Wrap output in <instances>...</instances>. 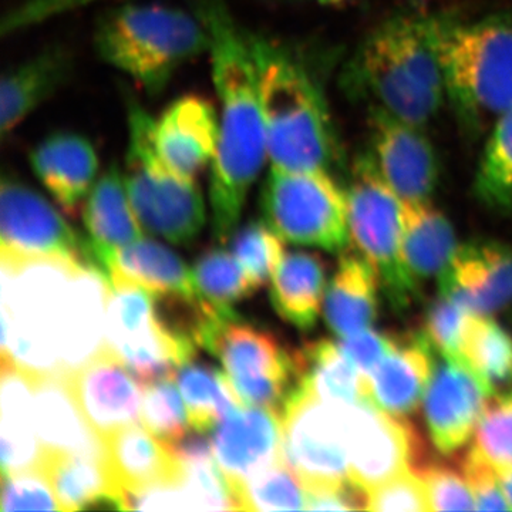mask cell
Instances as JSON below:
<instances>
[{"instance_id": "1", "label": "cell", "mask_w": 512, "mask_h": 512, "mask_svg": "<svg viewBox=\"0 0 512 512\" xmlns=\"http://www.w3.org/2000/svg\"><path fill=\"white\" fill-rule=\"evenodd\" d=\"M197 12L210 32L208 56L220 124L208 188L212 237L225 244L239 227L252 185L269 163L268 140L249 32L224 0H201Z\"/></svg>"}, {"instance_id": "2", "label": "cell", "mask_w": 512, "mask_h": 512, "mask_svg": "<svg viewBox=\"0 0 512 512\" xmlns=\"http://www.w3.org/2000/svg\"><path fill=\"white\" fill-rule=\"evenodd\" d=\"M249 42L258 72L269 164L285 170L328 171L335 138L318 86L274 40L249 33Z\"/></svg>"}, {"instance_id": "3", "label": "cell", "mask_w": 512, "mask_h": 512, "mask_svg": "<svg viewBox=\"0 0 512 512\" xmlns=\"http://www.w3.org/2000/svg\"><path fill=\"white\" fill-rule=\"evenodd\" d=\"M210 40L200 13L157 3L111 10L93 37L97 56L148 94L163 92L181 67L208 53Z\"/></svg>"}, {"instance_id": "4", "label": "cell", "mask_w": 512, "mask_h": 512, "mask_svg": "<svg viewBox=\"0 0 512 512\" xmlns=\"http://www.w3.org/2000/svg\"><path fill=\"white\" fill-rule=\"evenodd\" d=\"M357 82L377 109L423 127L446 96L434 20L397 18L366 37L355 63Z\"/></svg>"}, {"instance_id": "5", "label": "cell", "mask_w": 512, "mask_h": 512, "mask_svg": "<svg viewBox=\"0 0 512 512\" xmlns=\"http://www.w3.org/2000/svg\"><path fill=\"white\" fill-rule=\"evenodd\" d=\"M124 165L128 197L138 221L150 234L191 247L207 224V205L197 180L173 170L158 153L154 119L136 100L127 101Z\"/></svg>"}, {"instance_id": "6", "label": "cell", "mask_w": 512, "mask_h": 512, "mask_svg": "<svg viewBox=\"0 0 512 512\" xmlns=\"http://www.w3.org/2000/svg\"><path fill=\"white\" fill-rule=\"evenodd\" d=\"M447 96L474 127L493 126L512 107V23L434 22Z\"/></svg>"}, {"instance_id": "7", "label": "cell", "mask_w": 512, "mask_h": 512, "mask_svg": "<svg viewBox=\"0 0 512 512\" xmlns=\"http://www.w3.org/2000/svg\"><path fill=\"white\" fill-rule=\"evenodd\" d=\"M259 204L282 241L332 254L348 251V197L328 171L271 167Z\"/></svg>"}, {"instance_id": "8", "label": "cell", "mask_w": 512, "mask_h": 512, "mask_svg": "<svg viewBox=\"0 0 512 512\" xmlns=\"http://www.w3.org/2000/svg\"><path fill=\"white\" fill-rule=\"evenodd\" d=\"M346 197L350 238L375 268L394 311H409L420 298V284L404 261L402 198L369 156L357 161Z\"/></svg>"}, {"instance_id": "9", "label": "cell", "mask_w": 512, "mask_h": 512, "mask_svg": "<svg viewBox=\"0 0 512 512\" xmlns=\"http://www.w3.org/2000/svg\"><path fill=\"white\" fill-rule=\"evenodd\" d=\"M198 346L220 360L244 404L282 416L286 399L298 386L296 350L291 352L271 330L248 322L237 311L212 318Z\"/></svg>"}, {"instance_id": "10", "label": "cell", "mask_w": 512, "mask_h": 512, "mask_svg": "<svg viewBox=\"0 0 512 512\" xmlns=\"http://www.w3.org/2000/svg\"><path fill=\"white\" fill-rule=\"evenodd\" d=\"M106 340L141 383L175 375L192 355V346L168 326L157 299L143 286L107 281Z\"/></svg>"}, {"instance_id": "11", "label": "cell", "mask_w": 512, "mask_h": 512, "mask_svg": "<svg viewBox=\"0 0 512 512\" xmlns=\"http://www.w3.org/2000/svg\"><path fill=\"white\" fill-rule=\"evenodd\" d=\"M0 251L3 265L57 262L99 271L86 235L13 175H3L0 185Z\"/></svg>"}, {"instance_id": "12", "label": "cell", "mask_w": 512, "mask_h": 512, "mask_svg": "<svg viewBox=\"0 0 512 512\" xmlns=\"http://www.w3.org/2000/svg\"><path fill=\"white\" fill-rule=\"evenodd\" d=\"M284 454L305 487L349 480L346 407L296 386L282 409Z\"/></svg>"}, {"instance_id": "13", "label": "cell", "mask_w": 512, "mask_h": 512, "mask_svg": "<svg viewBox=\"0 0 512 512\" xmlns=\"http://www.w3.org/2000/svg\"><path fill=\"white\" fill-rule=\"evenodd\" d=\"M349 480L369 491L429 460L419 430L370 402L346 407Z\"/></svg>"}, {"instance_id": "14", "label": "cell", "mask_w": 512, "mask_h": 512, "mask_svg": "<svg viewBox=\"0 0 512 512\" xmlns=\"http://www.w3.org/2000/svg\"><path fill=\"white\" fill-rule=\"evenodd\" d=\"M63 377L99 443L114 431L141 423L144 386L104 343Z\"/></svg>"}, {"instance_id": "15", "label": "cell", "mask_w": 512, "mask_h": 512, "mask_svg": "<svg viewBox=\"0 0 512 512\" xmlns=\"http://www.w3.org/2000/svg\"><path fill=\"white\" fill-rule=\"evenodd\" d=\"M495 390L463 360L437 353L423 399V414L434 447L450 454L473 437Z\"/></svg>"}, {"instance_id": "16", "label": "cell", "mask_w": 512, "mask_h": 512, "mask_svg": "<svg viewBox=\"0 0 512 512\" xmlns=\"http://www.w3.org/2000/svg\"><path fill=\"white\" fill-rule=\"evenodd\" d=\"M370 160L404 202L429 201L439 184V161L421 127L382 109L370 119Z\"/></svg>"}, {"instance_id": "17", "label": "cell", "mask_w": 512, "mask_h": 512, "mask_svg": "<svg viewBox=\"0 0 512 512\" xmlns=\"http://www.w3.org/2000/svg\"><path fill=\"white\" fill-rule=\"evenodd\" d=\"M212 443L238 501L242 485L285 458L281 413L242 404L215 426Z\"/></svg>"}, {"instance_id": "18", "label": "cell", "mask_w": 512, "mask_h": 512, "mask_svg": "<svg viewBox=\"0 0 512 512\" xmlns=\"http://www.w3.org/2000/svg\"><path fill=\"white\" fill-rule=\"evenodd\" d=\"M101 458L114 488L131 501L158 487L180 485L183 466L170 447L141 423L114 431L100 440Z\"/></svg>"}, {"instance_id": "19", "label": "cell", "mask_w": 512, "mask_h": 512, "mask_svg": "<svg viewBox=\"0 0 512 512\" xmlns=\"http://www.w3.org/2000/svg\"><path fill=\"white\" fill-rule=\"evenodd\" d=\"M439 284L440 292L474 315L503 311L512 305V247L495 241L461 245Z\"/></svg>"}, {"instance_id": "20", "label": "cell", "mask_w": 512, "mask_h": 512, "mask_svg": "<svg viewBox=\"0 0 512 512\" xmlns=\"http://www.w3.org/2000/svg\"><path fill=\"white\" fill-rule=\"evenodd\" d=\"M218 109L210 100L188 94L173 101L154 119L160 156L184 177L197 180L217 154Z\"/></svg>"}, {"instance_id": "21", "label": "cell", "mask_w": 512, "mask_h": 512, "mask_svg": "<svg viewBox=\"0 0 512 512\" xmlns=\"http://www.w3.org/2000/svg\"><path fill=\"white\" fill-rule=\"evenodd\" d=\"M39 183L70 217L82 210L99 175V156L89 138L59 131L43 138L29 154Z\"/></svg>"}, {"instance_id": "22", "label": "cell", "mask_w": 512, "mask_h": 512, "mask_svg": "<svg viewBox=\"0 0 512 512\" xmlns=\"http://www.w3.org/2000/svg\"><path fill=\"white\" fill-rule=\"evenodd\" d=\"M436 356L423 330L400 335L396 348L365 379L367 402L394 416L416 412L429 386Z\"/></svg>"}, {"instance_id": "23", "label": "cell", "mask_w": 512, "mask_h": 512, "mask_svg": "<svg viewBox=\"0 0 512 512\" xmlns=\"http://www.w3.org/2000/svg\"><path fill=\"white\" fill-rule=\"evenodd\" d=\"M83 224L94 262L106 278L111 259L121 248L143 238V225L138 221L128 197L123 170L111 164L97 178L82 207Z\"/></svg>"}, {"instance_id": "24", "label": "cell", "mask_w": 512, "mask_h": 512, "mask_svg": "<svg viewBox=\"0 0 512 512\" xmlns=\"http://www.w3.org/2000/svg\"><path fill=\"white\" fill-rule=\"evenodd\" d=\"M39 468L52 485L60 511L128 510L101 454L43 447Z\"/></svg>"}, {"instance_id": "25", "label": "cell", "mask_w": 512, "mask_h": 512, "mask_svg": "<svg viewBox=\"0 0 512 512\" xmlns=\"http://www.w3.org/2000/svg\"><path fill=\"white\" fill-rule=\"evenodd\" d=\"M73 57L64 46H47L10 67L0 84V134L6 140L69 80Z\"/></svg>"}, {"instance_id": "26", "label": "cell", "mask_w": 512, "mask_h": 512, "mask_svg": "<svg viewBox=\"0 0 512 512\" xmlns=\"http://www.w3.org/2000/svg\"><path fill=\"white\" fill-rule=\"evenodd\" d=\"M348 251L340 256L323 301L326 325L339 339L372 328L379 311L375 268L365 256Z\"/></svg>"}, {"instance_id": "27", "label": "cell", "mask_w": 512, "mask_h": 512, "mask_svg": "<svg viewBox=\"0 0 512 512\" xmlns=\"http://www.w3.org/2000/svg\"><path fill=\"white\" fill-rule=\"evenodd\" d=\"M116 279L143 286L157 298L201 296L194 274L183 258L153 239H138L114 255L106 271V282Z\"/></svg>"}, {"instance_id": "28", "label": "cell", "mask_w": 512, "mask_h": 512, "mask_svg": "<svg viewBox=\"0 0 512 512\" xmlns=\"http://www.w3.org/2000/svg\"><path fill=\"white\" fill-rule=\"evenodd\" d=\"M328 268L315 252H285L271 281L272 308L293 328H315L325 301Z\"/></svg>"}, {"instance_id": "29", "label": "cell", "mask_w": 512, "mask_h": 512, "mask_svg": "<svg viewBox=\"0 0 512 512\" xmlns=\"http://www.w3.org/2000/svg\"><path fill=\"white\" fill-rule=\"evenodd\" d=\"M453 225L429 201H403V255L419 284L440 278L457 252Z\"/></svg>"}, {"instance_id": "30", "label": "cell", "mask_w": 512, "mask_h": 512, "mask_svg": "<svg viewBox=\"0 0 512 512\" xmlns=\"http://www.w3.org/2000/svg\"><path fill=\"white\" fill-rule=\"evenodd\" d=\"M2 476L39 468L42 441L37 433L28 377L15 366H2Z\"/></svg>"}, {"instance_id": "31", "label": "cell", "mask_w": 512, "mask_h": 512, "mask_svg": "<svg viewBox=\"0 0 512 512\" xmlns=\"http://www.w3.org/2000/svg\"><path fill=\"white\" fill-rule=\"evenodd\" d=\"M298 384L325 402L349 407L366 402L365 377L339 343L312 340L296 350Z\"/></svg>"}, {"instance_id": "32", "label": "cell", "mask_w": 512, "mask_h": 512, "mask_svg": "<svg viewBox=\"0 0 512 512\" xmlns=\"http://www.w3.org/2000/svg\"><path fill=\"white\" fill-rule=\"evenodd\" d=\"M187 407L191 429L210 433L229 412L242 406L227 373L197 360H188L175 373Z\"/></svg>"}, {"instance_id": "33", "label": "cell", "mask_w": 512, "mask_h": 512, "mask_svg": "<svg viewBox=\"0 0 512 512\" xmlns=\"http://www.w3.org/2000/svg\"><path fill=\"white\" fill-rule=\"evenodd\" d=\"M461 357L497 392L512 384V335L490 316L471 315L461 342Z\"/></svg>"}, {"instance_id": "34", "label": "cell", "mask_w": 512, "mask_h": 512, "mask_svg": "<svg viewBox=\"0 0 512 512\" xmlns=\"http://www.w3.org/2000/svg\"><path fill=\"white\" fill-rule=\"evenodd\" d=\"M192 274L202 299L221 312L235 311L238 303L258 292L235 255L220 245L198 255Z\"/></svg>"}, {"instance_id": "35", "label": "cell", "mask_w": 512, "mask_h": 512, "mask_svg": "<svg viewBox=\"0 0 512 512\" xmlns=\"http://www.w3.org/2000/svg\"><path fill=\"white\" fill-rule=\"evenodd\" d=\"M476 187L485 204L512 211V107L491 126Z\"/></svg>"}, {"instance_id": "36", "label": "cell", "mask_w": 512, "mask_h": 512, "mask_svg": "<svg viewBox=\"0 0 512 512\" xmlns=\"http://www.w3.org/2000/svg\"><path fill=\"white\" fill-rule=\"evenodd\" d=\"M238 501L239 511L306 510V488L284 458L242 485Z\"/></svg>"}, {"instance_id": "37", "label": "cell", "mask_w": 512, "mask_h": 512, "mask_svg": "<svg viewBox=\"0 0 512 512\" xmlns=\"http://www.w3.org/2000/svg\"><path fill=\"white\" fill-rule=\"evenodd\" d=\"M229 242L232 254L244 268L256 291L272 281L284 258V241L265 221H249L238 227Z\"/></svg>"}, {"instance_id": "38", "label": "cell", "mask_w": 512, "mask_h": 512, "mask_svg": "<svg viewBox=\"0 0 512 512\" xmlns=\"http://www.w3.org/2000/svg\"><path fill=\"white\" fill-rule=\"evenodd\" d=\"M180 393L175 377L144 384L141 424L165 444L180 440L190 426Z\"/></svg>"}, {"instance_id": "39", "label": "cell", "mask_w": 512, "mask_h": 512, "mask_svg": "<svg viewBox=\"0 0 512 512\" xmlns=\"http://www.w3.org/2000/svg\"><path fill=\"white\" fill-rule=\"evenodd\" d=\"M473 439L474 450L493 466H512V393L488 399Z\"/></svg>"}, {"instance_id": "40", "label": "cell", "mask_w": 512, "mask_h": 512, "mask_svg": "<svg viewBox=\"0 0 512 512\" xmlns=\"http://www.w3.org/2000/svg\"><path fill=\"white\" fill-rule=\"evenodd\" d=\"M471 315L474 313L464 308L456 299L440 292L436 301L431 303L421 330L439 355L463 360L461 342Z\"/></svg>"}, {"instance_id": "41", "label": "cell", "mask_w": 512, "mask_h": 512, "mask_svg": "<svg viewBox=\"0 0 512 512\" xmlns=\"http://www.w3.org/2000/svg\"><path fill=\"white\" fill-rule=\"evenodd\" d=\"M429 498L430 511H474L476 501L463 471L427 460L417 467Z\"/></svg>"}, {"instance_id": "42", "label": "cell", "mask_w": 512, "mask_h": 512, "mask_svg": "<svg viewBox=\"0 0 512 512\" xmlns=\"http://www.w3.org/2000/svg\"><path fill=\"white\" fill-rule=\"evenodd\" d=\"M2 512L60 511L52 485L40 468L2 476Z\"/></svg>"}, {"instance_id": "43", "label": "cell", "mask_w": 512, "mask_h": 512, "mask_svg": "<svg viewBox=\"0 0 512 512\" xmlns=\"http://www.w3.org/2000/svg\"><path fill=\"white\" fill-rule=\"evenodd\" d=\"M366 510L377 512L430 511L429 498L426 487L419 474L414 470H407L366 491Z\"/></svg>"}, {"instance_id": "44", "label": "cell", "mask_w": 512, "mask_h": 512, "mask_svg": "<svg viewBox=\"0 0 512 512\" xmlns=\"http://www.w3.org/2000/svg\"><path fill=\"white\" fill-rule=\"evenodd\" d=\"M101 0H22L3 15L0 35L15 36Z\"/></svg>"}, {"instance_id": "45", "label": "cell", "mask_w": 512, "mask_h": 512, "mask_svg": "<svg viewBox=\"0 0 512 512\" xmlns=\"http://www.w3.org/2000/svg\"><path fill=\"white\" fill-rule=\"evenodd\" d=\"M461 471L470 485L476 510L511 511L498 477V468L485 460L473 447L461 461Z\"/></svg>"}, {"instance_id": "46", "label": "cell", "mask_w": 512, "mask_h": 512, "mask_svg": "<svg viewBox=\"0 0 512 512\" xmlns=\"http://www.w3.org/2000/svg\"><path fill=\"white\" fill-rule=\"evenodd\" d=\"M399 339L400 335L370 328L355 333L349 338L339 339V345L343 353L349 357L350 362L366 379L384 357L396 348Z\"/></svg>"}, {"instance_id": "47", "label": "cell", "mask_w": 512, "mask_h": 512, "mask_svg": "<svg viewBox=\"0 0 512 512\" xmlns=\"http://www.w3.org/2000/svg\"><path fill=\"white\" fill-rule=\"evenodd\" d=\"M306 510H366V491L346 481L338 484L308 485Z\"/></svg>"}, {"instance_id": "48", "label": "cell", "mask_w": 512, "mask_h": 512, "mask_svg": "<svg viewBox=\"0 0 512 512\" xmlns=\"http://www.w3.org/2000/svg\"><path fill=\"white\" fill-rule=\"evenodd\" d=\"M498 477H500L505 498H507L508 504H510L512 510V466L498 468Z\"/></svg>"}, {"instance_id": "49", "label": "cell", "mask_w": 512, "mask_h": 512, "mask_svg": "<svg viewBox=\"0 0 512 512\" xmlns=\"http://www.w3.org/2000/svg\"><path fill=\"white\" fill-rule=\"evenodd\" d=\"M313 2L319 3V5H343V3L349 2V0H313Z\"/></svg>"}]
</instances>
